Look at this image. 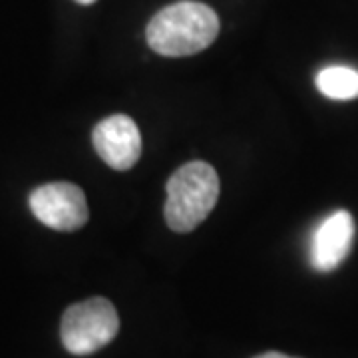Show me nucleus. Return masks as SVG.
I'll use <instances>...</instances> for the list:
<instances>
[{"instance_id": "5", "label": "nucleus", "mask_w": 358, "mask_h": 358, "mask_svg": "<svg viewBox=\"0 0 358 358\" xmlns=\"http://www.w3.org/2000/svg\"><path fill=\"white\" fill-rule=\"evenodd\" d=\"M92 140L98 155L112 169L126 171L140 159L141 134L129 115H108L94 128Z\"/></svg>"}, {"instance_id": "9", "label": "nucleus", "mask_w": 358, "mask_h": 358, "mask_svg": "<svg viewBox=\"0 0 358 358\" xmlns=\"http://www.w3.org/2000/svg\"><path fill=\"white\" fill-rule=\"evenodd\" d=\"M78 4H86V6H88V4H94V2H96V0H76Z\"/></svg>"}, {"instance_id": "3", "label": "nucleus", "mask_w": 358, "mask_h": 358, "mask_svg": "<svg viewBox=\"0 0 358 358\" xmlns=\"http://www.w3.org/2000/svg\"><path fill=\"white\" fill-rule=\"evenodd\" d=\"M120 331L115 307L102 296L66 308L60 322V338L64 348L74 357H88L110 345Z\"/></svg>"}, {"instance_id": "6", "label": "nucleus", "mask_w": 358, "mask_h": 358, "mask_svg": "<svg viewBox=\"0 0 358 358\" xmlns=\"http://www.w3.org/2000/svg\"><path fill=\"white\" fill-rule=\"evenodd\" d=\"M357 235L352 215L338 209L320 223L310 241V265L320 273H331L343 265Z\"/></svg>"}, {"instance_id": "4", "label": "nucleus", "mask_w": 358, "mask_h": 358, "mask_svg": "<svg viewBox=\"0 0 358 358\" xmlns=\"http://www.w3.org/2000/svg\"><path fill=\"white\" fill-rule=\"evenodd\" d=\"M30 209L40 223L54 231H76L88 221V201L84 192L68 181L40 185L30 193Z\"/></svg>"}, {"instance_id": "8", "label": "nucleus", "mask_w": 358, "mask_h": 358, "mask_svg": "<svg viewBox=\"0 0 358 358\" xmlns=\"http://www.w3.org/2000/svg\"><path fill=\"white\" fill-rule=\"evenodd\" d=\"M255 358H294V357H287V355H281V352H265V355H259Z\"/></svg>"}, {"instance_id": "1", "label": "nucleus", "mask_w": 358, "mask_h": 358, "mask_svg": "<svg viewBox=\"0 0 358 358\" xmlns=\"http://www.w3.org/2000/svg\"><path fill=\"white\" fill-rule=\"evenodd\" d=\"M217 34L215 10L195 0H181L162 8L145 30L150 48L167 58L199 54L215 42Z\"/></svg>"}, {"instance_id": "7", "label": "nucleus", "mask_w": 358, "mask_h": 358, "mask_svg": "<svg viewBox=\"0 0 358 358\" xmlns=\"http://www.w3.org/2000/svg\"><path fill=\"white\" fill-rule=\"evenodd\" d=\"M315 84L322 96L331 100H355L358 98V70L350 66H327L322 68Z\"/></svg>"}, {"instance_id": "2", "label": "nucleus", "mask_w": 358, "mask_h": 358, "mask_svg": "<svg viewBox=\"0 0 358 358\" xmlns=\"http://www.w3.org/2000/svg\"><path fill=\"white\" fill-rule=\"evenodd\" d=\"M166 221L176 233L201 225L219 199V176L207 162H187L178 167L166 185Z\"/></svg>"}]
</instances>
